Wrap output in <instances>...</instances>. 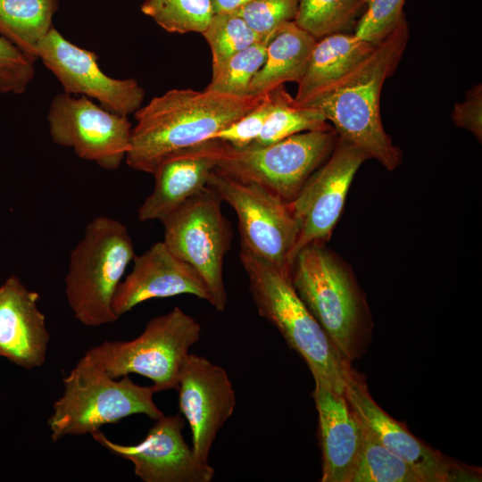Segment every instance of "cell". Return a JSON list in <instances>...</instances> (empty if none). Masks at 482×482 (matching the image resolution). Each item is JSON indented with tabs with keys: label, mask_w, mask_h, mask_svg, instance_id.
Wrapping results in <instances>:
<instances>
[{
	"label": "cell",
	"mask_w": 482,
	"mask_h": 482,
	"mask_svg": "<svg viewBox=\"0 0 482 482\" xmlns=\"http://www.w3.org/2000/svg\"><path fill=\"white\" fill-rule=\"evenodd\" d=\"M263 96H239L205 87L171 89L155 96L134 113L137 124L125 161L131 169L152 174L166 157L211 139Z\"/></svg>",
	"instance_id": "obj_1"
},
{
	"label": "cell",
	"mask_w": 482,
	"mask_h": 482,
	"mask_svg": "<svg viewBox=\"0 0 482 482\" xmlns=\"http://www.w3.org/2000/svg\"><path fill=\"white\" fill-rule=\"evenodd\" d=\"M404 16L372 52L339 80L300 104L319 110L338 136L375 159L387 170L402 162V153L383 128L379 99L406 48Z\"/></svg>",
	"instance_id": "obj_2"
},
{
	"label": "cell",
	"mask_w": 482,
	"mask_h": 482,
	"mask_svg": "<svg viewBox=\"0 0 482 482\" xmlns=\"http://www.w3.org/2000/svg\"><path fill=\"white\" fill-rule=\"evenodd\" d=\"M291 282L340 353L350 362L365 351L372 330L365 295L351 266L327 246L313 242L294 256Z\"/></svg>",
	"instance_id": "obj_3"
},
{
	"label": "cell",
	"mask_w": 482,
	"mask_h": 482,
	"mask_svg": "<svg viewBox=\"0 0 482 482\" xmlns=\"http://www.w3.org/2000/svg\"><path fill=\"white\" fill-rule=\"evenodd\" d=\"M239 258L259 315L308 365L313 379L345 394L352 368L296 293L289 272L240 247Z\"/></svg>",
	"instance_id": "obj_4"
},
{
	"label": "cell",
	"mask_w": 482,
	"mask_h": 482,
	"mask_svg": "<svg viewBox=\"0 0 482 482\" xmlns=\"http://www.w3.org/2000/svg\"><path fill=\"white\" fill-rule=\"evenodd\" d=\"M133 240L118 220L98 216L70 254L65 295L77 320L87 327L115 322L112 300L135 257Z\"/></svg>",
	"instance_id": "obj_5"
},
{
	"label": "cell",
	"mask_w": 482,
	"mask_h": 482,
	"mask_svg": "<svg viewBox=\"0 0 482 482\" xmlns=\"http://www.w3.org/2000/svg\"><path fill=\"white\" fill-rule=\"evenodd\" d=\"M121 378H110L83 355L64 378L63 394L53 405L47 420L51 439L92 435L135 414L154 420L164 415L154 401L153 386L136 384L129 375Z\"/></svg>",
	"instance_id": "obj_6"
},
{
	"label": "cell",
	"mask_w": 482,
	"mask_h": 482,
	"mask_svg": "<svg viewBox=\"0 0 482 482\" xmlns=\"http://www.w3.org/2000/svg\"><path fill=\"white\" fill-rule=\"evenodd\" d=\"M199 322L179 307L151 319L129 341H105L84 356L112 378L138 374L149 378L156 393L176 389L190 348L201 337Z\"/></svg>",
	"instance_id": "obj_7"
},
{
	"label": "cell",
	"mask_w": 482,
	"mask_h": 482,
	"mask_svg": "<svg viewBox=\"0 0 482 482\" xmlns=\"http://www.w3.org/2000/svg\"><path fill=\"white\" fill-rule=\"evenodd\" d=\"M337 137L330 126L260 147L235 149L226 143L216 170L237 180L255 183L291 203L328 158Z\"/></svg>",
	"instance_id": "obj_8"
},
{
	"label": "cell",
	"mask_w": 482,
	"mask_h": 482,
	"mask_svg": "<svg viewBox=\"0 0 482 482\" xmlns=\"http://www.w3.org/2000/svg\"><path fill=\"white\" fill-rule=\"evenodd\" d=\"M221 204L218 195L207 187L161 220L163 243L196 270L209 291V303L218 311H224L228 303L223 262L231 238Z\"/></svg>",
	"instance_id": "obj_9"
},
{
	"label": "cell",
	"mask_w": 482,
	"mask_h": 482,
	"mask_svg": "<svg viewBox=\"0 0 482 482\" xmlns=\"http://www.w3.org/2000/svg\"><path fill=\"white\" fill-rule=\"evenodd\" d=\"M207 187L236 212L240 246L289 272L299 235L289 203L255 183L237 180L216 169Z\"/></svg>",
	"instance_id": "obj_10"
},
{
	"label": "cell",
	"mask_w": 482,
	"mask_h": 482,
	"mask_svg": "<svg viewBox=\"0 0 482 482\" xmlns=\"http://www.w3.org/2000/svg\"><path fill=\"white\" fill-rule=\"evenodd\" d=\"M47 121L55 144L71 148L79 158L103 169H118L129 149L132 127L128 117L87 96L58 94L52 100Z\"/></svg>",
	"instance_id": "obj_11"
},
{
	"label": "cell",
	"mask_w": 482,
	"mask_h": 482,
	"mask_svg": "<svg viewBox=\"0 0 482 482\" xmlns=\"http://www.w3.org/2000/svg\"><path fill=\"white\" fill-rule=\"evenodd\" d=\"M367 159L361 149L338 136L328 158L289 203L299 228L292 260L306 245L330 239L353 177Z\"/></svg>",
	"instance_id": "obj_12"
},
{
	"label": "cell",
	"mask_w": 482,
	"mask_h": 482,
	"mask_svg": "<svg viewBox=\"0 0 482 482\" xmlns=\"http://www.w3.org/2000/svg\"><path fill=\"white\" fill-rule=\"evenodd\" d=\"M37 59L67 94L95 99L106 110L127 117L142 106L145 91L136 79L108 76L100 69L96 53L74 45L54 27L39 44Z\"/></svg>",
	"instance_id": "obj_13"
},
{
	"label": "cell",
	"mask_w": 482,
	"mask_h": 482,
	"mask_svg": "<svg viewBox=\"0 0 482 482\" xmlns=\"http://www.w3.org/2000/svg\"><path fill=\"white\" fill-rule=\"evenodd\" d=\"M145 438L137 445L114 443L101 431L91 436L112 454L134 465V473L145 482H210L214 469L199 459L182 435L180 414L162 416L154 420Z\"/></svg>",
	"instance_id": "obj_14"
},
{
	"label": "cell",
	"mask_w": 482,
	"mask_h": 482,
	"mask_svg": "<svg viewBox=\"0 0 482 482\" xmlns=\"http://www.w3.org/2000/svg\"><path fill=\"white\" fill-rule=\"evenodd\" d=\"M345 395L361 421L384 446L410 464L424 482L480 478V470L458 463L434 450L386 413L371 397L363 376L353 368L346 376Z\"/></svg>",
	"instance_id": "obj_15"
},
{
	"label": "cell",
	"mask_w": 482,
	"mask_h": 482,
	"mask_svg": "<svg viewBox=\"0 0 482 482\" xmlns=\"http://www.w3.org/2000/svg\"><path fill=\"white\" fill-rule=\"evenodd\" d=\"M176 390L179 411L191 431L192 450L199 459L208 461L218 432L236 407V394L229 376L221 366L189 353Z\"/></svg>",
	"instance_id": "obj_16"
},
{
	"label": "cell",
	"mask_w": 482,
	"mask_h": 482,
	"mask_svg": "<svg viewBox=\"0 0 482 482\" xmlns=\"http://www.w3.org/2000/svg\"><path fill=\"white\" fill-rule=\"evenodd\" d=\"M133 262L132 270L121 280L112 300V311L118 318L154 298L192 295L210 303L209 291L200 275L163 241L135 255Z\"/></svg>",
	"instance_id": "obj_17"
},
{
	"label": "cell",
	"mask_w": 482,
	"mask_h": 482,
	"mask_svg": "<svg viewBox=\"0 0 482 482\" xmlns=\"http://www.w3.org/2000/svg\"><path fill=\"white\" fill-rule=\"evenodd\" d=\"M226 143L209 139L166 157L153 171L154 186L140 205V221L162 220L191 197L207 188Z\"/></svg>",
	"instance_id": "obj_18"
},
{
	"label": "cell",
	"mask_w": 482,
	"mask_h": 482,
	"mask_svg": "<svg viewBox=\"0 0 482 482\" xmlns=\"http://www.w3.org/2000/svg\"><path fill=\"white\" fill-rule=\"evenodd\" d=\"M38 299L16 276L0 286V356L27 370L44 364L50 338Z\"/></svg>",
	"instance_id": "obj_19"
},
{
	"label": "cell",
	"mask_w": 482,
	"mask_h": 482,
	"mask_svg": "<svg viewBox=\"0 0 482 482\" xmlns=\"http://www.w3.org/2000/svg\"><path fill=\"white\" fill-rule=\"evenodd\" d=\"M312 397L319 417L321 482H350L362 445L363 425L345 394L314 380Z\"/></svg>",
	"instance_id": "obj_20"
},
{
	"label": "cell",
	"mask_w": 482,
	"mask_h": 482,
	"mask_svg": "<svg viewBox=\"0 0 482 482\" xmlns=\"http://www.w3.org/2000/svg\"><path fill=\"white\" fill-rule=\"evenodd\" d=\"M378 45V44H377ZM377 45L354 34L334 33L317 39L295 101L303 104L351 71Z\"/></svg>",
	"instance_id": "obj_21"
},
{
	"label": "cell",
	"mask_w": 482,
	"mask_h": 482,
	"mask_svg": "<svg viewBox=\"0 0 482 482\" xmlns=\"http://www.w3.org/2000/svg\"><path fill=\"white\" fill-rule=\"evenodd\" d=\"M316 39L289 21L274 31L268 41L264 63L254 75L250 96H263L287 82L302 79Z\"/></svg>",
	"instance_id": "obj_22"
},
{
	"label": "cell",
	"mask_w": 482,
	"mask_h": 482,
	"mask_svg": "<svg viewBox=\"0 0 482 482\" xmlns=\"http://www.w3.org/2000/svg\"><path fill=\"white\" fill-rule=\"evenodd\" d=\"M57 6L58 0H0V37L36 62Z\"/></svg>",
	"instance_id": "obj_23"
},
{
	"label": "cell",
	"mask_w": 482,
	"mask_h": 482,
	"mask_svg": "<svg viewBox=\"0 0 482 482\" xmlns=\"http://www.w3.org/2000/svg\"><path fill=\"white\" fill-rule=\"evenodd\" d=\"M362 425V445L350 482H424L410 464L384 446Z\"/></svg>",
	"instance_id": "obj_24"
},
{
	"label": "cell",
	"mask_w": 482,
	"mask_h": 482,
	"mask_svg": "<svg viewBox=\"0 0 482 482\" xmlns=\"http://www.w3.org/2000/svg\"><path fill=\"white\" fill-rule=\"evenodd\" d=\"M328 127L319 110L296 104L283 87L259 136L248 147L265 146L300 132Z\"/></svg>",
	"instance_id": "obj_25"
},
{
	"label": "cell",
	"mask_w": 482,
	"mask_h": 482,
	"mask_svg": "<svg viewBox=\"0 0 482 482\" xmlns=\"http://www.w3.org/2000/svg\"><path fill=\"white\" fill-rule=\"evenodd\" d=\"M141 11L170 33H203L214 14L212 0H145Z\"/></svg>",
	"instance_id": "obj_26"
},
{
	"label": "cell",
	"mask_w": 482,
	"mask_h": 482,
	"mask_svg": "<svg viewBox=\"0 0 482 482\" xmlns=\"http://www.w3.org/2000/svg\"><path fill=\"white\" fill-rule=\"evenodd\" d=\"M202 35L212 53V75L235 54L261 40H268L233 12L214 13Z\"/></svg>",
	"instance_id": "obj_27"
},
{
	"label": "cell",
	"mask_w": 482,
	"mask_h": 482,
	"mask_svg": "<svg viewBox=\"0 0 482 482\" xmlns=\"http://www.w3.org/2000/svg\"><path fill=\"white\" fill-rule=\"evenodd\" d=\"M365 3L366 0H298L294 22L317 40L346 29Z\"/></svg>",
	"instance_id": "obj_28"
},
{
	"label": "cell",
	"mask_w": 482,
	"mask_h": 482,
	"mask_svg": "<svg viewBox=\"0 0 482 482\" xmlns=\"http://www.w3.org/2000/svg\"><path fill=\"white\" fill-rule=\"evenodd\" d=\"M268 41L261 40L232 55L212 75L206 88L233 96H250L249 86L264 63Z\"/></svg>",
	"instance_id": "obj_29"
},
{
	"label": "cell",
	"mask_w": 482,
	"mask_h": 482,
	"mask_svg": "<svg viewBox=\"0 0 482 482\" xmlns=\"http://www.w3.org/2000/svg\"><path fill=\"white\" fill-rule=\"evenodd\" d=\"M283 87L284 85L279 86L265 94L254 108L217 132L211 139L220 140L235 149H245L251 145L276 105Z\"/></svg>",
	"instance_id": "obj_30"
},
{
	"label": "cell",
	"mask_w": 482,
	"mask_h": 482,
	"mask_svg": "<svg viewBox=\"0 0 482 482\" xmlns=\"http://www.w3.org/2000/svg\"><path fill=\"white\" fill-rule=\"evenodd\" d=\"M297 8L298 0H251L233 12L260 36L270 39L279 27L294 21Z\"/></svg>",
	"instance_id": "obj_31"
},
{
	"label": "cell",
	"mask_w": 482,
	"mask_h": 482,
	"mask_svg": "<svg viewBox=\"0 0 482 482\" xmlns=\"http://www.w3.org/2000/svg\"><path fill=\"white\" fill-rule=\"evenodd\" d=\"M405 0H366L367 9L355 32L358 38L377 45L382 41L404 16Z\"/></svg>",
	"instance_id": "obj_32"
},
{
	"label": "cell",
	"mask_w": 482,
	"mask_h": 482,
	"mask_svg": "<svg viewBox=\"0 0 482 482\" xmlns=\"http://www.w3.org/2000/svg\"><path fill=\"white\" fill-rule=\"evenodd\" d=\"M35 61L0 37V94L23 93L35 75Z\"/></svg>",
	"instance_id": "obj_33"
},
{
	"label": "cell",
	"mask_w": 482,
	"mask_h": 482,
	"mask_svg": "<svg viewBox=\"0 0 482 482\" xmlns=\"http://www.w3.org/2000/svg\"><path fill=\"white\" fill-rule=\"evenodd\" d=\"M452 117L457 127L470 130L481 141L482 88L480 84L467 92L463 102L454 105Z\"/></svg>",
	"instance_id": "obj_34"
},
{
	"label": "cell",
	"mask_w": 482,
	"mask_h": 482,
	"mask_svg": "<svg viewBox=\"0 0 482 482\" xmlns=\"http://www.w3.org/2000/svg\"><path fill=\"white\" fill-rule=\"evenodd\" d=\"M251 0H212L213 12H234Z\"/></svg>",
	"instance_id": "obj_35"
}]
</instances>
